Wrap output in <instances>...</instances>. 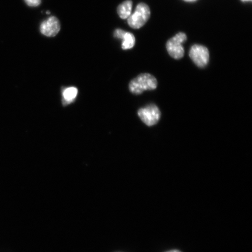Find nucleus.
Wrapping results in <instances>:
<instances>
[{
	"label": "nucleus",
	"instance_id": "f257e3e1",
	"mask_svg": "<svg viewBox=\"0 0 252 252\" xmlns=\"http://www.w3.org/2000/svg\"><path fill=\"white\" fill-rule=\"evenodd\" d=\"M158 82L155 77L150 74H141L131 81L129 90L132 94H140L145 91L156 90Z\"/></svg>",
	"mask_w": 252,
	"mask_h": 252
},
{
	"label": "nucleus",
	"instance_id": "f03ea898",
	"mask_svg": "<svg viewBox=\"0 0 252 252\" xmlns=\"http://www.w3.org/2000/svg\"><path fill=\"white\" fill-rule=\"evenodd\" d=\"M151 15L150 8L145 3H140L134 12L127 18V23L133 29H140L149 21Z\"/></svg>",
	"mask_w": 252,
	"mask_h": 252
},
{
	"label": "nucleus",
	"instance_id": "7ed1b4c3",
	"mask_svg": "<svg viewBox=\"0 0 252 252\" xmlns=\"http://www.w3.org/2000/svg\"><path fill=\"white\" fill-rule=\"evenodd\" d=\"M187 40V36L184 32H179L170 39L166 43V47L172 58L179 60L184 58L185 49L183 43Z\"/></svg>",
	"mask_w": 252,
	"mask_h": 252
},
{
	"label": "nucleus",
	"instance_id": "20e7f679",
	"mask_svg": "<svg viewBox=\"0 0 252 252\" xmlns=\"http://www.w3.org/2000/svg\"><path fill=\"white\" fill-rule=\"evenodd\" d=\"M189 56L197 67L204 68L208 64L210 60L209 50L206 46L200 45L192 46Z\"/></svg>",
	"mask_w": 252,
	"mask_h": 252
},
{
	"label": "nucleus",
	"instance_id": "39448f33",
	"mask_svg": "<svg viewBox=\"0 0 252 252\" xmlns=\"http://www.w3.org/2000/svg\"><path fill=\"white\" fill-rule=\"evenodd\" d=\"M138 115L147 126H153L159 122L160 112L156 105L152 104L138 110Z\"/></svg>",
	"mask_w": 252,
	"mask_h": 252
},
{
	"label": "nucleus",
	"instance_id": "423d86ee",
	"mask_svg": "<svg viewBox=\"0 0 252 252\" xmlns=\"http://www.w3.org/2000/svg\"><path fill=\"white\" fill-rule=\"evenodd\" d=\"M61 28V24L58 19L55 17H51L41 24L40 30L44 35L53 37L58 34Z\"/></svg>",
	"mask_w": 252,
	"mask_h": 252
},
{
	"label": "nucleus",
	"instance_id": "0eeeda50",
	"mask_svg": "<svg viewBox=\"0 0 252 252\" xmlns=\"http://www.w3.org/2000/svg\"><path fill=\"white\" fill-rule=\"evenodd\" d=\"M78 90L75 87H69L65 88L62 93V103L63 105L67 106L74 102L77 96Z\"/></svg>",
	"mask_w": 252,
	"mask_h": 252
},
{
	"label": "nucleus",
	"instance_id": "6e6552de",
	"mask_svg": "<svg viewBox=\"0 0 252 252\" xmlns=\"http://www.w3.org/2000/svg\"><path fill=\"white\" fill-rule=\"evenodd\" d=\"M133 2L131 0H127L119 5L117 11L118 14L123 20H126L130 17L131 14Z\"/></svg>",
	"mask_w": 252,
	"mask_h": 252
},
{
	"label": "nucleus",
	"instance_id": "1a4fd4ad",
	"mask_svg": "<svg viewBox=\"0 0 252 252\" xmlns=\"http://www.w3.org/2000/svg\"><path fill=\"white\" fill-rule=\"evenodd\" d=\"M121 39L123 40L122 47L124 50L131 49L135 45V38L133 33L125 32Z\"/></svg>",
	"mask_w": 252,
	"mask_h": 252
},
{
	"label": "nucleus",
	"instance_id": "9d476101",
	"mask_svg": "<svg viewBox=\"0 0 252 252\" xmlns=\"http://www.w3.org/2000/svg\"><path fill=\"white\" fill-rule=\"evenodd\" d=\"M25 2L30 7H37L40 4L41 0H25Z\"/></svg>",
	"mask_w": 252,
	"mask_h": 252
},
{
	"label": "nucleus",
	"instance_id": "9b49d317",
	"mask_svg": "<svg viewBox=\"0 0 252 252\" xmlns=\"http://www.w3.org/2000/svg\"><path fill=\"white\" fill-rule=\"evenodd\" d=\"M166 252H182L181 251H179L178 250H172Z\"/></svg>",
	"mask_w": 252,
	"mask_h": 252
},
{
	"label": "nucleus",
	"instance_id": "f8f14e48",
	"mask_svg": "<svg viewBox=\"0 0 252 252\" xmlns=\"http://www.w3.org/2000/svg\"><path fill=\"white\" fill-rule=\"evenodd\" d=\"M185 1H188V2H193V1H196V0H185Z\"/></svg>",
	"mask_w": 252,
	"mask_h": 252
},
{
	"label": "nucleus",
	"instance_id": "ddd939ff",
	"mask_svg": "<svg viewBox=\"0 0 252 252\" xmlns=\"http://www.w3.org/2000/svg\"><path fill=\"white\" fill-rule=\"evenodd\" d=\"M242 1L245 2V1H251L252 0H242Z\"/></svg>",
	"mask_w": 252,
	"mask_h": 252
}]
</instances>
